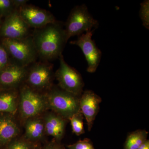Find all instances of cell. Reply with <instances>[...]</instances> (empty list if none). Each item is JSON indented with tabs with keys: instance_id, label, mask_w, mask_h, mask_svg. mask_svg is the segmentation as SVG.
<instances>
[{
	"instance_id": "cell-7",
	"label": "cell",
	"mask_w": 149,
	"mask_h": 149,
	"mask_svg": "<svg viewBox=\"0 0 149 149\" xmlns=\"http://www.w3.org/2000/svg\"><path fill=\"white\" fill-rule=\"evenodd\" d=\"M34 65L27 70L25 79L27 85L39 92L50 90L53 77L52 65L45 63H38Z\"/></svg>"
},
{
	"instance_id": "cell-3",
	"label": "cell",
	"mask_w": 149,
	"mask_h": 149,
	"mask_svg": "<svg viewBox=\"0 0 149 149\" xmlns=\"http://www.w3.org/2000/svg\"><path fill=\"white\" fill-rule=\"evenodd\" d=\"M48 108L46 95L33 90L27 85L19 93L18 109L21 117L25 120L38 117Z\"/></svg>"
},
{
	"instance_id": "cell-2",
	"label": "cell",
	"mask_w": 149,
	"mask_h": 149,
	"mask_svg": "<svg viewBox=\"0 0 149 149\" xmlns=\"http://www.w3.org/2000/svg\"><path fill=\"white\" fill-rule=\"evenodd\" d=\"M48 108L69 120L80 111V97L58 88H52L46 95Z\"/></svg>"
},
{
	"instance_id": "cell-16",
	"label": "cell",
	"mask_w": 149,
	"mask_h": 149,
	"mask_svg": "<svg viewBox=\"0 0 149 149\" xmlns=\"http://www.w3.org/2000/svg\"><path fill=\"white\" fill-rule=\"evenodd\" d=\"M24 128V139L32 143L41 141L46 134L44 120L38 116L26 120Z\"/></svg>"
},
{
	"instance_id": "cell-25",
	"label": "cell",
	"mask_w": 149,
	"mask_h": 149,
	"mask_svg": "<svg viewBox=\"0 0 149 149\" xmlns=\"http://www.w3.org/2000/svg\"><path fill=\"white\" fill-rule=\"evenodd\" d=\"M12 3L15 8H19L26 5L27 0H13Z\"/></svg>"
},
{
	"instance_id": "cell-21",
	"label": "cell",
	"mask_w": 149,
	"mask_h": 149,
	"mask_svg": "<svg viewBox=\"0 0 149 149\" xmlns=\"http://www.w3.org/2000/svg\"><path fill=\"white\" fill-rule=\"evenodd\" d=\"M67 147L68 149H95L92 141L88 139L79 140L74 143L68 145Z\"/></svg>"
},
{
	"instance_id": "cell-4",
	"label": "cell",
	"mask_w": 149,
	"mask_h": 149,
	"mask_svg": "<svg viewBox=\"0 0 149 149\" xmlns=\"http://www.w3.org/2000/svg\"><path fill=\"white\" fill-rule=\"evenodd\" d=\"M98 22L89 13L85 4L77 6L70 14L64 29L67 41L70 37L95 30L97 28Z\"/></svg>"
},
{
	"instance_id": "cell-22",
	"label": "cell",
	"mask_w": 149,
	"mask_h": 149,
	"mask_svg": "<svg viewBox=\"0 0 149 149\" xmlns=\"http://www.w3.org/2000/svg\"><path fill=\"white\" fill-rule=\"evenodd\" d=\"M14 10L12 1L0 0V15H6L7 17Z\"/></svg>"
},
{
	"instance_id": "cell-15",
	"label": "cell",
	"mask_w": 149,
	"mask_h": 149,
	"mask_svg": "<svg viewBox=\"0 0 149 149\" xmlns=\"http://www.w3.org/2000/svg\"><path fill=\"white\" fill-rule=\"evenodd\" d=\"M19 98L17 89L0 91V113L14 115L18 109Z\"/></svg>"
},
{
	"instance_id": "cell-9",
	"label": "cell",
	"mask_w": 149,
	"mask_h": 149,
	"mask_svg": "<svg viewBox=\"0 0 149 149\" xmlns=\"http://www.w3.org/2000/svg\"><path fill=\"white\" fill-rule=\"evenodd\" d=\"M19 13L29 27L39 29L57 22L49 12L33 6L25 5L18 10Z\"/></svg>"
},
{
	"instance_id": "cell-18",
	"label": "cell",
	"mask_w": 149,
	"mask_h": 149,
	"mask_svg": "<svg viewBox=\"0 0 149 149\" xmlns=\"http://www.w3.org/2000/svg\"><path fill=\"white\" fill-rule=\"evenodd\" d=\"M37 143H32L26 139H15L3 149H40Z\"/></svg>"
},
{
	"instance_id": "cell-5",
	"label": "cell",
	"mask_w": 149,
	"mask_h": 149,
	"mask_svg": "<svg viewBox=\"0 0 149 149\" xmlns=\"http://www.w3.org/2000/svg\"><path fill=\"white\" fill-rule=\"evenodd\" d=\"M2 43L9 55L17 64L27 67L36 60L37 54L32 37L20 39L4 38Z\"/></svg>"
},
{
	"instance_id": "cell-24",
	"label": "cell",
	"mask_w": 149,
	"mask_h": 149,
	"mask_svg": "<svg viewBox=\"0 0 149 149\" xmlns=\"http://www.w3.org/2000/svg\"><path fill=\"white\" fill-rule=\"evenodd\" d=\"M40 149H65L63 145L61 142H57L54 140L52 142L46 144L45 146Z\"/></svg>"
},
{
	"instance_id": "cell-12",
	"label": "cell",
	"mask_w": 149,
	"mask_h": 149,
	"mask_svg": "<svg viewBox=\"0 0 149 149\" xmlns=\"http://www.w3.org/2000/svg\"><path fill=\"white\" fill-rule=\"evenodd\" d=\"M102 98L91 90H86L80 96L79 101L80 110L85 116L88 130L91 131L96 116L100 110Z\"/></svg>"
},
{
	"instance_id": "cell-1",
	"label": "cell",
	"mask_w": 149,
	"mask_h": 149,
	"mask_svg": "<svg viewBox=\"0 0 149 149\" xmlns=\"http://www.w3.org/2000/svg\"><path fill=\"white\" fill-rule=\"evenodd\" d=\"M32 40L37 55L47 60L59 57L67 42L64 29L57 22L37 29Z\"/></svg>"
},
{
	"instance_id": "cell-19",
	"label": "cell",
	"mask_w": 149,
	"mask_h": 149,
	"mask_svg": "<svg viewBox=\"0 0 149 149\" xmlns=\"http://www.w3.org/2000/svg\"><path fill=\"white\" fill-rule=\"evenodd\" d=\"M83 116L81 112L79 111L68 120L71 123L72 133L76 136H79L85 133L83 125Z\"/></svg>"
},
{
	"instance_id": "cell-11",
	"label": "cell",
	"mask_w": 149,
	"mask_h": 149,
	"mask_svg": "<svg viewBox=\"0 0 149 149\" xmlns=\"http://www.w3.org/2000/svg\"><path fill=\"white\" fill-rule=\"evenodd\" d=\"M27 70V67L10 63L0 71V86L3 89H17L25 80Z\"/></svg>"
},
{
	"instance_id": "cell-6",
	"label": "cell",
	"mask_w": 149,
	"mask_h": 149,
	"mask_svg": "<svg viewBox=\"0 0 149 149\" xmlns=\"http://www.w3.org/2000/svg\"><path fill=\"white\" fill-rule=\"evenodd\" d=\"M59 58L60 66L55 73L59 86L63 91L80 97L84 86L82 76L77 70L66 63L62 54Z\"/></svg>"
},
{
	"instance_id": "cell-13",
	"label": "cell",
	"mask_w": 149,
	"mask_h": 149,
	"mask_svg": "<svg viewBox=\"0 0 149 149\" xmlns=\"http://www.w3.org/2000/svg\"><path fill=\"white\" fill-rule=\"evenodd\" d=\"M12 115L0 113V147L3 148L16 139L19 129Z\"/></svg>"
},
{
	"instance_id": "cell-14",
	"label": "cell",
	"mask_w": 149,
	"mask_h": 149,
	"mask_svg": "<svg viewBox=\"0 0 149 149\" xmlns=\"http://www.w3.org/2000/svg\"><path fill=\"white\" fill-rule=\"evenodd\" d=\"M46 134L61 142L64 137L67 121L68 120L54 112L48 113L43 118Z\"/></svg>"
},
{
	"instance_id": "cell-23",
	"label": "cell",
	"mask_w": 149,
	"mask_h": 149,
	"mask_svg": "<svg viewBox=\"0 0 149 149\" xmlns=\"http://www.w3.org/2000/svg\"><path fill=\"white\" fill-rule=\"evenodd\" d=\"M9 55L5 48L0 46V71L9 64Z\"/></svg>"
},
{
	"instance_id": "cell-10",
	"label": "cell",
	"mask_w": 149,
	"mask_h": 149,
	"mask_svg": "<svg viewBox=\"0 0 149 149\" xmlns=\"http://www.w3.org/2000/svg\"><path fill=\"white\" fill-rule=\"evenodd\" d=\"M29 28L18 10H15L6 17L1 29V35L7 39H22L27 37Z\"/></svg>"
},
{
	"instance_id": "cell-17",
	"label": "cell",
	"mask_w": 149,
	"mask_h": 149,
	"mask_svg": "<svg viewBox=\"0 0 149 149\" xmlns=\"http://www.w3.org/2000/svg\"><path fill=\"white\" fill-rule=\"evenodd\" d=\"M148 132L145 130L139 129L128 134L123 149H138L148 140Z\"/></svg>"
},
{
	"instance_id": "cell-8",
	"label": "cell",
	"mask_w": 149,
	"mask_h": 149,
	"mask_svg": "<svg viewBox=\"0 0 149 149\" xmlns=\"http://www.w3.org/2000/svg\"><path fill=\"white\" fill-rule=\"evenodd\" d=\"M95 30L88 31L79 35L77 40L71 41L70 44L78 46L82 50L88 63L87 71L95 72L100 62L102 52L92 39Z\"/></svg>"
},
{
	"instance_id": "cell-26",
	"label": "cell",
	"mask_w": 149,
	"mask_h": 149,
	"mask_svg": "<svg viewBox=\"0 0 149 149\" xmlns=\"http://www.w3.org/2000/svg\"><path fill=\"white\" fill-rule=\"evenodd\" d=\"M138 149H149V141L147 140Z\"/></svg>"
},
{
	"instance_id": "cell-20",
	"label": "cell",
	"mask_w": 149,
	"mask_h": 149,
	"mask_svg": "<svg viewBox=\"0 0 149 149\" xmlns=\"http://www.w3.org/2000/svg\"><path fill=\"white\" fill-rule=\"evenodd\" d=\"M139 15L143 25L146 29H149V1L146 0L141 4Z\"/></svg>"
}]
</instances>
